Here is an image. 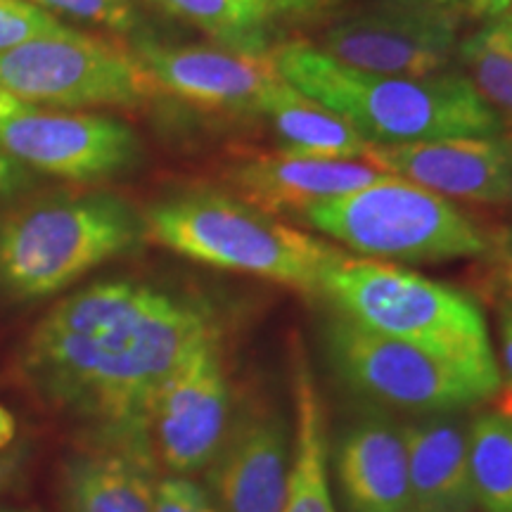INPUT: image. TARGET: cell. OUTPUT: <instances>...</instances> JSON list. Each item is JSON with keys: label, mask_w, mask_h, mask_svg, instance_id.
<instances>
[{"label": "cell", "mask_w": 512, "mask_h": 512, "mask_svg": "<svg viewBox=\"0 0 512 512\" xmlns=\"http://www.w3.org/2000/svg\"><path fill=\"white\" fill-rule=\"evenodd\" d=\"M216 325L209 306L185 294L105 280L69 294L38 320L19 354V375L91 430L147 432L166 375Z\"/></svg>", "instance_id": "cell-1"}, {"label": "cell", "mask_w": 512, "mask_h": 512, "mask_svg": "<svg viewBox=\"0 0 512 512\" xmlns=\"http://www.w3.org/2000/svg\"><path fill=\"white\" fill-rule=\"evenodd\" d=\"M271 57L290 86L349 121L375 147L505 133L503 114L467 76L358 72L311 43H285Z\"/></svg>", "instance_id": "cell-2"}, {"label": "cell", "mask_w": 512, "mask_h": 512, "mask_svg": "<svg viewBox=\"0 0 512 512\" xmlns=\"http://www.w3.org/2000/svg\"><path fill=\"white\" fill-rule=\"evenodd\" d=\"M145 240L171 252L254 278L323 294V285L347 252L278 221L268 211L223 192H183L143 214Z\"/></svg>", "instance_id": "cell-3"}, {"label": "cell", "mask_w": 512, "mask_h": 512, "mask_svg": "<svg viewBox=\"0 0 512 512\" xmlns=\"http://www.w3.org/2000/svg\"><path fill=\"white\" fill-rule=\"evenodd\" d=\"M323 297L363 328L446 358L501 389V368L484 313L456 287L389 261L349 254L332 268Z\"/></svg>", "instance_id": "cell-4"}, {"label": "cell", "mask_w": 512, "mask_h": 512, "mask_svg": "<svg viewBox=\"0 0 512 512\" xmlns=\"http://www.w3.org/2000/svg\"><path fill=\"white\" fill-rule=\"evenodd\" d=\"M143 216L114 195L48 197L0 214V292L43 299L131 252Z\"/></svg>", "instance_id": "cell-5"}, {"label": "cell", "mask_w": 512, "mask_h": 512, "mask_svg": "<svg viewBox=\"0 0 512 512\" xmlns=\"http://www.w3.org/2000/svg\"><path fill=\"white\" fill-rule=\"evenodd\" d=\"M302 221L363 259L427 264L486 256L491 235L458 204L387 174L306 207Z\"/></svg>", "instance_id": "cell-6"}, {"label": "cell", "mask_w": 512, "mask_h": 512, "mask_svg": "<svg viewBox=\"0 0 512 512\" xmlns=\"http://www.w3.org/2000/svg\"><path fill=\"white\" fill-rule=\"evenodd\" d=\"M0 91L27 105L138 107L162 88L119 43L64 27L3 50Z\"/></svg>", "instance_id": "cell-7"}, {"label": "cell", "mask_w": 512, "mask_h": 512, "mask_svg": "<svg viewBox=\"0 0 512 512\" xmlns=\"http://www.w3.org/2000/svg\"><path fill=\"white\" fill-rule=\"evenodd\" d=\"M328 347L351 389L396 411L460 413L501 392L446 358L363 328L342 313L330 320Z\"/></svg>", "instance_id": "cell-8"}, {"label": "cell", "mask_w": 512, "mask_h": 512, "mask_svg": "<svg viewBox=\"0 0 512 512\" xmlns=\"http://www.w3.org/2000/svg\"><path fill=\"white\" fill-rule=\"evenodd\" d=\"M233 396L223 361L221 328H211L181 356L157 389L147 432L169 475L207 470L233 425Z\"/></svg>", "instance_id": "cell-9"}, {"label": "cell", "mask_w": 512, "mask_h": 512, "mask_svg": "<svg viewBox=\"0 0 512 512\" xmlns=\"http://www.w3.org/2000/svg\"><path fill=\"white\" fill-rule=\"evenodd\" d=\"M0 150L41 174L93 183L131 169L140 157V140L119 119L27 105L0 119Z\"/></svg>", "instance_id": "cell-10"}, {"label": "cell", "mask_w": 512, "mask_h": 512, "mask_svg": "<svg viewBox=\"0 0 512 512\" xmlns=\"http://www.w3.org/2000/svg\"><path fill=\"white\" fill-rule=\"evenodd\" d=\"M456 27L427 5L366 12L325 31L320 50L339 64L382 76H434L456 53Z\"/></svg>", "instance_id": "cell-11"}, {"label": "cell", "mask_w": 512, "mask_h": 512, "mask_svg": "<svg viewBox=\"0 0 512 512\" xmlns=\"http://www.w3.org/2000/svg\"><path fill=\"white\" fill-rule=\"evenodd\" d=\"M363 162L448 200L512 204V138L508 133L373 147Z\"/></svg>", "instance_id": "cell-12"}, {"label": "cell", "mask_w": 512, "mask_h": 512, "mask_svg": "<svg viewBox=\"0 0 512 512\" xmlns=\"http://www.w3.org/2000/svg\"><path fill=\"white\" fill-rule=\"evenodd\" d=\"M136 57L164 93L211 112H261L283 83L271 53L143 43Z\"/></svg>", "instance_id": "cell-13"}, {"label": "cell", "mask_w": 512, "mask_h": 512, "mask_svg": "<svg viewBox=\"0 0 512 512\" xmlns=\"http://www.w3.org/2000/svg\"><path fill=\"white\" fill-rule=\"evenodd\" d=\"M159 460L147 432L91 430L62 465L67 512H155Z\"/></svg>", "instance_id": "cell-14"}, {"label": "cell", "mask_w": 512, "mask_h": 512, "mask_svg": "<svg viewBox=\"0 0 512 512\" xmlns=\"http://www.w3.org/2000/svg\"><path fill=\"white\" fill-rule=\"evenodd\" d=\"M292 441L278 413L249 408L233 420L211 460V491L221 512H283Z\"/></svg>", "instance_id": "cell-15"}, {"label": "cell", "mask_w": 512, "mask_h": 512, "mask_svg": "<svg viewBox=\"0 0 512 512\" xmlns=\"http://www.w3.org/2000/svg\"><path fill=\"white\" fill-rule=\"evenodd\" d=\"M384 176V171L361 159L292 155L285 150L252 157L230 169V183L240 200L273 216L278 211L302 214L311 204L347 195Z\"/></svg>", "instance_id": "cell-16"}, {"label": "cell", "mask_w": 512, "mask_h": 512, "mask_svg": "<svg viewBox=\"0 0 512 512\" xmlns=\"http://www.w3.org/2000/svg\"><path fill=\"white\" fill-rule=\"evenodd\" d=\"M335 467L347 512H406L413 505L403 427L382 415L342 434Z\"/></svg>", "instance_id": "cell-17"}, {"label": "cell", "mask_w": 512, "mask_h": 512, "mask_svg": "<svg viewBox=\"0 0 512 512\" xmlns=\"http://www.w3.org/2000/svg\"><path fill=\"white\" fill-rule=\"evenodd\" d=\"M403 427L413 505L470 508V422L434 413Z\"/></svg>", "instance_id": "cell-18"}, {"label": "cell", "mask_w": 512, "mask_h": 512, "mask_svg": "<svg viewBox=\"0 0 512 512\" xmlns=\"http://www.w3.org/2000/svg\"><path fill=\"white\" fill-rule=\"evenodd\" d=\"M292 434V467L283 512H337L328 484L323 403L304 358H297V370H294Z\"/></svg>", "instance_id": "cell-19"}, {"label": "cell", "mask_w": 512, "mask_h": 512, "mask_svg": "<svg viewBox=\"0 0 512 512\" xmlns=\"http://www.w3.org/2000/svg\"><path fill=\"white\" fill-rule=\"evenodd\" d=\"M261 114H266L275 136L283 140L285 152H292V155L361 159L363 162L375 147L349 121L320 102L306 98L285 79L268 95Z\"/></svg>", "instance_id": "cell-20"}, {"label": "cell", "mask_w": 512, "mask_h": 512, "mask_svg": "<svg viewBox=\"0 0 512 512\" xmlns=\"http://www.w3.org/2000/svg\"><path fill=\"white\" fill-rule=\"evenodd\" d=\"M166 10L195 24L221 48L247 55H268L275 0H157Z\"/></svg>", "instance_id": "cell-21"}, {"label": "cell", "mask_w": 512, "mask_h": 512, "mask_svg": "<svg viewBox=\"0 0 512 512\" xmlns=\"http://www.w3.org/2000/svg\"><path fill=\"white\" fill-rule=\"evenodd\" d=\"M470 489L482 512H512V415L470 420Z\"/></svg>", "instance_id": "cell-22"}, {"label": "cell", "mask_w": 512, "mask_h": 512, "mask_svg": "<svg viewBox=\"0 0 512 512\" xmlns=\"http://www.w3.org/2000/svg\"><path fill=\"white\" fill-rule=\"evenodd\" d=\"M467 79L498 114L512 117V34L503 15L486 22L458 48Z\"/></svg>", "instance_id": "cell-23"}, {"label": "cell", "mask_w": 512, "mask_h": 512, "mask_svg": "<svg viewBox=\"0 0 512 512\" xmlns=\"http://www.w3.org/2000/svg\"><path fill=\"white\" fill-rule=\"evenodd\" d=\"M60 29L64 24L55 19L53 12L38 8L29 0H0V53Z\"/></svg>", "instance_id": "cell-24"}, {"label": "cell", "mask_w": 512, "mask_h": 512, "mask_svg": "<svg viewBox=\"0 0 512 512\" xmlns=\"http://www.w3.org/2000/svg\"><path fill=\"white\" fill-rule=\"evenodd\" d=\"M29 3L114 31H128L136 24L131 0H29Z\"/></svg>", "instance_id": "cell-25"}, {"label": "cell", "mask_w": 512, "mask_h": 512, "mask_svg": "<svg viewBox=\"0 0 512 512\" xmlns=\"http://www.w3.org/2000/svg\"><path fill=\"white\" fill-rule=\"evenodd\" d=\"M155 512H221L214 496L190 477L169 475L159 479Z\"/></svg>", "instance_id": "cell-26"}, {"label": "cell", "mask_w": 512, "mask_h": 512, "mask_svg": "<svg viewBox=\"0 0 512 512\" xmlns=\"http://www.w3.org/2000/svg\"><path fill=\"white\" fill-rule=\"evenodd\" d=\"M486 259H489L491 271H494V278L503 290L505 299H512V223L498 235H491Z\"/></svg>", "instance_id": "cell-27"}, {"label": "cell", "mask_w": 512, "mask_h": 512, "mask_svg": "<svg viewBox=\"0 0 512 512\" xmlns=\"http://www.w3.org/2000/svg\"><path fill=\"white\" fill-rule=\"evenodd\" d=\"M498 335H501V389L505 387L508 394L510 411H503L512 415V299H503L501 316H498Z\"/></svg>", "instance_id": "cell-28"}, {"label": "cell", "mask_w": 512, "mask_h": 512, "mask_svg": "<svg viewBox=\"0 0 512 512\" xmlns=\"http://www.w3.org/2000/svg\"><path fill=\"white\" fill-rule=\"evenodd\" d=\"M27 463L29 444H24V441H15V444L0 451V494L19 484V479L24 477V470H27Z\"/></svg>", "instance_id": "cell-29"}, {"label": "cell", "mask_w": 512, "mask_h": 512, "mask_svg": "<svg viewBox=\"0 0 512 512\" xmlns=\"http://www.w3.org/2000/svg\"><path fill=\"white\" fill-rule=\"evenodd\" d=\"M31 181L29 169L24 164H19L15 157L5 155L0 150V197H8L19 188H24Z\"/></svg>", "instance_id": "cell-30"}, {"label": "cell", "mask_w": 512, "mask_h": 512, "mask_svg": "<svg viewBox=\"0 0 512 512\" xmlns=\"http://www.w3.org/2000/svg\"><path fill=\"white\" fill-rule=\"evenodd\" d=\"M15 432H17V422L12 418L10 411L0 408V451L8 448L10 444H15Z\"/></svg>", "instance_id": "cell-31"}, {"label": "cell", "mask_w": 512, "mask_h": 512, "mask_svg": "<svg viewBox=\"0 0 512 512\" xmlns=\"http://www.w3.org/2000/svg\"><path fill=\"white\" fill-rule=\"evenodd\" d=\"M512 5V0H475V10L482 12L486 17H498L503 15Z\"/></svg>", "instance_id": "cell-32"}, {"label": "cell", "mask_w": 512, "mask_h": 512, "mask_svg": "<svg viewBox=\"0 0 512 512\" xmlns=\"http://www.w3.org/2000/svg\"><path fill=\"white\" fill-rule=\"evenodd\" d=\"M24 107H27V102L12 98L10 93L0 91V119H5V117H10V114L24 110Z\"/></svg>", "instance_id": "cell-33"}, {"label": "cell", "mask_w": 512, "mask_h": 512, "mask_svg": "<svg viewBox=\"0 0 512 512\" xmlns=\"http://www.w3.org/2000/svg\"><path fill=\"white\" fill-rule=\"evenodd\" d=\"M406 512H470V508H422V505H411Z\"/></svg>", "instance_id": "cell-34"}, {"label": "cell", "mask_w": 512, "mask_h": 512, "mask_svg": "<svg viewBox=\"0 0 512 512\" xmlns=\"http://www.w3.org/2000/svg\"><path fill=\"white\" fill-rule=\"evenodd\" d=\"M275 3L280 5V8H290V5H299V3H306V0H275Z\"/></svg>", "instance_id": "cell-35"}, {"label": "cell", "mask_w": 512, "mask_h": 512, "mask_svg": "<svg viewBox=\"0 0 512 512\" xmlns=\"http://www.w3.org/2000/svg\"><path fill=\"white\" fill-rule=\"evenodd\" d=\"M0 512H36L27 508H12V505H0Z\"/></svg>", "instance_id": "cell-36"}, {"label": "cell", "mask_w": 512, "mask_h": 512, "mask_svg": "<svg viewBox=\"0 0 512 512\" xmlns=\"http://www.w3.org/2000/svg\"><path fill=\"white\" fill-rule=\"evenodd\" d=\"M503 17H505V22H508V27H510V34H512V5L508 10L503 12Z\"/></svg>", "instance_id": "cell-37"}, {"label": "cell", "mask_w": 512, "mask_h": 512, "mask_svg": "<svg viewBox=\"0 0 512 512\" xmlns=\"http://www.w3.org/2000/svg\"><path fill=\"white\" fill-rule=\"evenodd\" d=\"M434 3H448V0H434Z\"/></svg>", "instance_id": "cell-38"}]
</instances>
